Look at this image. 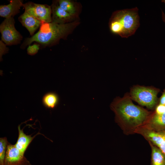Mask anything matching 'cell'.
I'll list each match as a JSON object with an SVG mask.
<instances>
[{
    "label": "cell",
    "instance_id": "cell-1",
    "mask_svg": "<svg viewBox=\"0 0 165 165\" xmlns=\"http://www.w3.org/2000/svg\"><path fill=\"white\" fill-rule=\"evenodd\" d=\"M110 108L115 113L116 122L127 134L135 133L145 124L152 113L134 104L127 94L122 98L116 97Z\"/></svg>",
    "mask_w": 165,
    "mask_h": 165
},
{
    "label": "cell",
    "instance_id": "cell-2",
    "mask_svg": "<svg viewBox=\"0 0 165 165\" xmlns=\"http://www.w3.org/2000/svg\"><path fill=\"white\" fill-rule=\"evenodd\" d=\"M79 23L77 20L63 24L42 22L38 31L30 37L25 38L20 48L24 49L33 42L39 44L42 48L52 46L61 39L67 38Z\"/></svg>",
    "mask_w": 165,
    "mask_h": 165
},
{
    "label": "cell",
    "instance_id": "cell-3",
    "mask_svg": "<svg viewBox=\"0 0 165 165\" xmlns=\"http://www.w3.org/2000/svg\"><path fill=\"white\" fill-rule=\"evenodd\" d=\"M137 7L117 10L112 14L109 20L111 32L127 38L134 35L139 27V17Z\"/></svg>",
    "mask_w": 165,
    "mask_h": 165
},
{
    "label": "cell",
    "instance_id": "cell-4",
    "mask_svg": "<svg viewBox=\"0 0 165 165\" xmlns=\"http://www.w3.org/2000/svg\"><path fill=\"white\" fill-rule=\"evenodd\" d=\"M160 91L154 87L136 85L131 88L129 94L132 100L141 105L152 109L156 107L158 102L157 96Z\"/></svg>",
    "mask_w": 165,
    "mask_h": 165
},
{
    "label": "cell",
    "instance_id": "cell-5",
    "mask_svg": "<svg viewBox=\"0 0 165 165\" xmlns=\"http://www.w3.org/2000/svg\"><path fill=\"white\" fill-rule=\"evenodd\" d=\"M14 17L5 18L0 25L1 40L6 45H16L20 43L23 37L15 27Z\"/></svg>",
    "mask_w": 165,
    "mask_h": 165
},
{
    "label": "cell",
    "instance_id": "cell-6",
    "mask_svg": "<svg viewBox=\"0 0 165 165\" xmlns=\"http://www.w3.org/2000/svg\"><path fill=\"white\" fill-rule=\"evenodd\" d=\"M22 7L24 8L25 11L42 22H51V6L29 2L23 4Z\"/></svg>",
    "mask_w": 165,
    "mask_h": 165
},
{
    "label": "cell",
    "instance_id": "cell-7",
    "mask_svg": "<svg viewBox=\"0 0 165 165\" xmlns=\"http://www.w3.org/2000/svg\"><path fill=\"white\" fill-rule=\"evenodd\" d=\"M135 133L142 135L165 155V129L156 130L144 126L138 128Z\"/></svg>",
    "mask_w": 165,
    "mask_h": 165
},
{
    "label": "cell",
    "instance_id": "cell-8",
    "mask_svg": "<svg viewBox=\"0 0 165 165\" xmlns=\"http://www.w3.org/2000/svg\"><path fill=\"white\" fill-rule=\"evenodd\" d=\"M4 165H31L15 146L8 143Z\"/></svg>",
    "mask_w": 165,
    "mask_h": 165
},
{
    "label": "cell",
    "instance_id": "cell-9",
    "mask_svg": "<svg viewBox=\"0 0 165 165\" xmlns=\"http://www.w3.org/2000/svg\"><path fill=\"white\" fill-rule=\"evenodd\" d=\"M52 9L51 22L63 24L74 21L76 18L61 9L59 6L57 0L53 1L51 6Z\"/></svg>",
    "mask_w": 165,
    "mask_h": 165
},
{
    "label": "cell",
    "instance_id": "cell-10",
    "mask_svg": "<svg viewBox=\"0 0 165 165\" xmlns=\"http://www.w3.org/2000/svg\"><path fill=\"white\" fill-rule=\"evenodd\" d=\"M18 20L27 29L31 36L34 35L35 31L40 27L42 23L41 21L25 11L19 17Z\"/></svg>",
    "mask_w": 165,
    "mask_h": 165
},
{
    "label": "cell",
    "instance_id": "cell-11",
    "mask_svg": "<svg viewBox=\"0 0 165 165\" xmlns=\"http://www.w3.org/2000/svg\"><path fill=\"white\" fill-rule=\"evenodd\" d=\"M9 3L7 5H1L0 6V16L8 18L14 17L20 13V9L22 6L23 1L21 0H11Z\"/></svg>",
    "mask_w": 165,
    "mask_h": 165
},
{
    "label": "cell",
    "instance_id": "cell-12",
    "mask_svg": "<svg viewBox=\"0 0 165 165\" xmlns=\"http://www.w3.org/2000/svg\"><path fill=\"white\" fill-rule=\"evenodd\" d=\"M143 126L156 130L165 129V113L158 114L154 112H152L147 121Z\"/></svg>",
    "mask_w": 165,
    "mask_h": 165
},
{
    "label": "cell",
    "instance_id": "cell-13",
    "mask_svg": "<svg viewBox=\"0 0 165 165\" xmlns=\"http://www.w3.org/2000/svg\"><path fill=\"white\" fill-rule=\"evenodd\" d=\"M18 137L16 143L14 145L23 154L24 152L31 142L39 134L38 132L33 137L31 135H27L24 133L23 129H21L20 125L18 126Z\"/></svg>",
    "mask_w": 165,
    "mask_h": 165
},
{
    "label": "cell",
    "instance_id": "cell-14",
    "mask_svg": "<svg viewBox=\"0 0 165 165\" xmlns=\"http://www.w3.org/2000/svg\"><path fill=\"white\" fill-rule=\"evenodd\" d=\"M57 1L61 9L77 18L80 8L77 3L70 0H59Z\"/></svg>",
    "mask_w": 165,
    "mask_h": 165
},
{
    "label": "cell",
    "instance_id": "cell-15",
    "mask_svg": "<svg viewBox=\"0 0 165 165\" xmlns=\"http://www.w3.org/2000/svg\"><path fill=\"white\" fill-rule=\"evenodd\" d=\"M148 143L151 148V165H165V155L156 146Z\"/></svg>",
    "mask_w": 165,
    "mask_h": 165
},
{
    "label": "cell",
    "instance_id": "cell-16",
    "mask_svg": "<svg viewBox=\"0 0 165 165\" xmlns=\"http://www.w3.org/2000/svg\"><path fill=\"white\" fill-rule=\"evenodd\" d=\"M59 101L58 95L54 92H49L46 93L43 97L42 103L46 108L53 109L57 105Z\"/></svg>",
    "mask_w": 165,
    "mask_h": 165
},
{
    "label": "cell",
    "instance_id": "cell-17",
    "mask_svg": "<svg viewBox=\"0 0 165 165\" xmlns=\"http://www.w3.org/2000/svg\"><path fill=\"white\" fill-rule=\"evenodd\" d=\"M8 143L6 137L0 138V165H4Z\"/></svg>",
    "mask_w": 165,
    "mask_h": 165
},
{
    "label": "cell",
    "instance_id": "cell-18",
    "mask_svg": "<svg viewBox=\"0 0 165 165\" xmlns=\"http://www.w3.org/2000/svg\"><path fill=\"white\" fill-rule=\"evenodd\" d=\"M40 48V45L37 43H35L32 45H30L27 49L28 54L31 56L34 55L38 52Z\"/></svg>",
    "mask_w": 165,
    "mask_h": 165
},
{
    "label": "cell",
    "instance_id": "cell-19",
    "mask_svg": "<svg viewBox=\"0 0 165 165\" xmlns=\"http://www.w3.org/2000/svg\"><path fill=\"white\" fill-rule=\"evenodd\" d=\"M6 44L1 40L0 41V61L2 60V55L7 53L9 50V48L6 47Z\"/></svg>",
    "mask_w": 165,
    "mask_h": 165
},
{
    "label": "cell",
    "instance_id": "cell-20",
    "mask_svg": "<svg viewBox=\"0 0 165 165\" xmlns=\"http://www.w3.org/2000/svg\"><path fill=\"white\" fill-rule=\"evenodd\" d=\"M154 112L158 114H161L165 113V105L159 104L156 107Z\"/></svg>",
    "mask_w": 165,
    "mask_h": 165
},
{
    "label": "cell",
    "instance_id": "cell-21",
    "mask_svg": "<svg viewBox=\"0 0 165 165\" xmlns=\"http://www.w3.org/2000/svg\"><path fill=\"white\" fill-rule=\"evenodd\" d=\"M159 104L165 105V89L159 100Z\"/></svg>",
    "mask_w": 165,
    "mask_h": 165
},
{
    "label": "cell",
    "instance_id": "cell-22",
    "mask_svg": "<svg viewBox=\"0 0 165 165\" xmlns=\"http://www.w3.org/2000/svg\"><path fill=\"white\" fill-rule=\"evenodd\" d=\"M162 19L163 22H165V15L164 14L163 12L162 11Z\"/></svg>",
    "mask_w": 165,
    "mask_h": 165
},
{
    "label": "cell",
    "instance_id": "cell-23",
    "mask_svg": "<svg viewBox=\"0 0 165 165\" xmlns=\"http://www.w3.org/2000/svg\"><path fill=\"white\" fill-rule=\"evenodd\" d=\"M162 2H163L165 3V0H162Z\"/></svg>",
    "mask_w": 165,
    "mask_h": 165
}]
</instances>
